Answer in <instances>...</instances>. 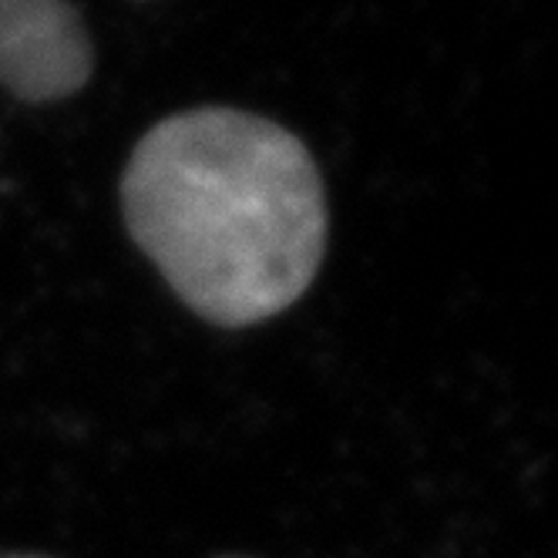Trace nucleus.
<instances>
[{"instance_id": "nucleus-2", "label": "nucleus", "mask_w": 558, "mask_h": 558, "mask_svg": "<svg viewBox=\"0 0 558 558\" xmlns=\"http://www.w3.org/2000/svg\"><path fill=\"white\" fill-rule=\"evenodd\" d=\"M88 74V31L68 0H0V88L27 101H58Z\"/></svg>"}, {"instance_id": "nucleus-1", "label": "nucleus", "mask_w": 558, "mask_h": 558, "mask_svg": "<svg viewBox=\"0 0 558 558\" xmlns=\"http://www.w3.org/2000/svg\"><path fill=\"white\" fill-rule=\"evenodd\" d=\"M138 250L216 327L290 310L327 253V192L303 142L269 118L195 108L155 125L122 179Z\"/></svg>"}, {"instance_id": "nucleus-3", "label": "nucleus", "mask_w": 558, "mask_h": 558, "mask_svg": "<svg viewBox=\"0 0 558 558\" xmlns=\"http://www.w3.org/2000/svg\"><path fill=\"white\" fill-rule=\"evenodd\" d=\"M0 558H48V555H31V551H0Z\"/></svg>"}, {"instance_id": "nucleus-4", "label": "nucleus", "mask_w": 558, "mask_h": 558, "mask_svg": "<svg viewBox=\"0 0 558 558\" xmlns=\"http://www.w3.org/2000/svg\"><path fill=\"white\" fill-rule=\"evenodd\" d=\"M222 558H243V555H222Z\"/></svg>"}]
</instances>
